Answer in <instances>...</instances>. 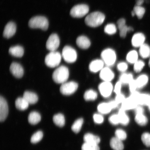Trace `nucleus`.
Masks as SVG:
<instances>
[{"label": "nucleus", "mask_w": 150, "mask_h": 150, "mask_svg": "<svg viewBox=\"0 0 150 150\" xmlns=\"http://www.w3.org/2000/svg\"><path fill=\"white\" fill-rule=\"evenodd\" d=\"M101 59L104 62L105 66L111 67L117 62V55L115 50L111 48H106L100 54Z\"/></svg>", "instance_id": "1"}, {"label": "nucleus", "mask_w": 150, "mask_h": 150, "mask_svg": "<svg viewBox=\"0 0 150 150\" xmlns=\"http://www.w3.org/2000/svg\"><path fill=\"white\" fill-rule=\"evenodd\" d=\"M105 15L99 12H93L86 16L85 23L90 27L95 28L102 25L105 19Z\"/></svg>", "instance_id": "2"}, {"label": "nucleus", "mask_w": 150, "mask_h": 150, "mask_svg": "<svg viewBox=\"0 0 150 150\" xmlns=\"http://www.w3.org/2000/svg\"><path fill=\"white\" fill-rule=\"evenodd\" d=\"M69 76V69L66 67L62 65L54 71L52 75L54 81L58 84H63L66 82Z\"/></svg>", "instance_id": "3"}, {"label": "nucleus", "mask_w": 150, "mask_h": 150, "mask_svg": "<svg viewBox=\"0 0 150 150\" xmlns=\"http://www.w3.org/2000/svg\"><path fill=\"white\" fill-rule=\"evenodd\" d=\"M29 26L33 29H41L46 30L49 26V22L47 18L44 16H36L30 19L29 22Z\"/></svg>", "instance_id": "4"}, {"label": "nucleus", "mask_w": 150, "mask_h": 150, "mask_svg": "<svg viewBox=\"0 0 150 150\" xmlns=\"http://www.w3.org/2000/svg\"><path fill=\"white\" fill-rule=\"evenodd\" d=\"M140 93L138 91L131 93L121 104V108L125 110H134L139 105L138 98Z\"/></svg>", "instance_id": "5"}, {"label": "nucleus", "mask_w": 150, "mask_h": 150, "mask_svg": "<svg viewBox=\"0 0 150 150\" xmlns=\"http://www.w3.org/2000/svg\"><path fill=\"white\" fill-rule=\"evenodd\" d=\"M62 55L60 52L55 51L50 52L45 58V63L49 67L54 68L58 66L60 63Z\"/></svg>", "instance_id": "6"}, {"label": "nucleus", "mask_w": 150, "mask_h": 150, "mask_svg": "<svg viewBox=\"0 0 150 150\" xmlns=\"http://www.w3.org/2000/svg\"><path fill=\"white\" fill-rule=\"evenodd\" d=\"M62 56L67 62L69 63H74L78 58V54L76 50L70 46H65L62 52Z\"/></svg>", "instance_id": "7"}, {"label": "nucleus", "mask_w": 150, "mask_h": 150, "mask_svg": "<svg viewBox=\"0 0 150 150\" xmlns=\"http://www.w3.org/2000/svg\"><path fill=\"white\" fill-rule=\"evenodd\" d=\"M99 93L103 98H108L114 92V86L111 82L102 81L98 86Z\"/></svg>", "instance_id": "8"}, {"label": "nucleus", "mask_w": 150, "mask_h": 150, "mask_svg": "<svg viewBox=\"0 0 150 150\" xmlns=\"http://www.w3.org/2000/svg\"><path fill=\"white\" fill-rule=\"evenodd\" d=\"M89 10V7L87 5H77L75 6L71 9L70 14L73 17L81 18L88 13Z\"/></svg>", "instance_id": "9"}, {"label": "nucleus", "mask_w": 150, "mask_h": 150, "mask_svg": "<svg viewBox=\"0 0 150 150\" xmlns=\"http://www.w3.org/2000/svg\"><path fill=\"white\" fill-rule=\"evenodd\" d=\"M78 87V84L76 82H66L62 84L60 88V91L63 95H70L76 92Z\"/></svg>", "instance_id": "10"}, {"label": "nucleus", "mask_w": 150, "mask_h": 150, "mask_svg": "<svg viewBox=\"0 0 150 150\" xmlns=\"http://www.w3.org/2000/svg\"><path fill=\"white\" fill-rule=\"evenodd\" d=\"M99 76L102 81L111 82L115 78V74L111 67L105 66L99 73Z\"/></svg>", "instance_id": "11"}, {"label": "nucleus", "mask_w": 150, "mask_h": 150, "mask_svg": "<svg viewBox=\"0 0 150 150\" xmlns=\"http://www.w3.org/2000/svg\"><path fill=\"white\" fill-rule=\"evenodd\" d=\"M60 40L58 35L56 34H52L50 35L47 41L46 47L47 49L50 52L55 51L59 46Z\"/></svg>", "instance_id": "12"}, {"label": "nucleus", "mask_w": 150, "mask_h": 150, "mask_svg": "<svg viewBox=\"0 0 150 150\" xmlns=\"http://www.w3.org/2000/svg\"><path fill=\"white\" fill-rule=\"evenodd\" d=\"M105 64L100 59H95L92 61L89 64L88 69L90 72L93 74L100 72L105 67Z\"/></svg>", "instance_id": "13"}, {"label": "nucleus", "mask_w": 150, "mask_h": 150, "mask_svg": "<svg viewBox=\"0 0 150 150\" xmlns=\"http://www.w3.org/2000/svg\"><path fill=\"white\" fill-rule=\"evenodd\" d=\"M8 113V104L6 100L2 96L0 97V121H4Z\"/></svg>", "instance_id": "14"}, {"label": "nucleus", "mask_w": 150, "mask_h": 150, "mask_svg": "<svg viewBox=\"0 0 150 150\" xmlns=\"http://www.w3.org/2000/svg\"><path fill=\"white\" fill-rule=\"evenodd\" d=\"M10 72L13 75L17 78H21L24 74V70L23 67L19 64L13 62L10 67Z\"/></svg>", "instance_id": "15"}, {"label": "nucleus", "mask_w": 150, "mask_h": 150, "mask_svg": "<svg viewBox=\"0 0 150 150\" xmlns=\"http://www.w3.org/2000/svg\"><path fill=\"white\" fill-rule=\"evenodd\" d=\"M145 37L143 33H137L133 35L131 39V44L135 48L140 47L142 45L145 44Z\"/></svg>", "instance_id": "16"}, {"label": "nucleus", "mask_w": 150, "mask_h": 150, "mask_svg": "<svg viewBox=\"0 0 150 150\" xmlns=\"http://www.w3.org/2000/svg\"><path fill=\"white\" fill-rule=\"evenodd\" d=\"M16 24L12 22H8L5 27L3 32L4 37L7 39L11 38L16 33Z\"/></svg>", "instance_id": "17"}, {"label": "nucleus", "mask_w": 150, "mask_h": 150, "mask_svg": "<svg viewBox=\"0 0 150 150\" xmlns=\"http://www.w3.org/2000/svg\"><path fill=\"white\" fill-rule=\"evenodd\" d=\"M77 46L82 50H87L91 46V42L90 39L86 36L81 35L77 38L76 40Z\"/></svg>", "instance_id": "18"}, {"label": "nucleus", "mask_w": 150, "mask_h": 150, "mask_svg": "<svg viewBox=\"0 0 150 150\" xmlns=\"http://www.w3.org/2000/svg\"><path fill=\"white\" fill-rule=\"evenodd\" d=\"M117 25L120 30V36L122 38H125L129 32V27L126 25V21L124 18H121L117 21Z\"/></svg>", "instance_id": "19"}, {"label": "nucleus", "mask_w": 150, "mask_h": 150, "mask_svg": "<svg viewBox=\"0 0 150 150\" xmlns=\"http://www.w3.org/2000/svg\"><path fill=\"white\" fill-rule=\"evenodd\" d=\"M98 97V93L95 90L90 89L86 90L83 95V98L86 101H93L96 100Z\"/></svg>", "instance_id": "20"}, {"label": "nucleus", "mask_w": 150, "mask_h": 150, "mask_svg": "<svg viewBox=\"0 0 150 150\" xmlns=\"http://www.w3.org/2000/svg\"><path fill=\"white\" fill-rule=\"evenodd\" d=\"M23 97L31 104H35L38 100V97L36 94L29 91L24 92Z\"/></svg>", "instance_id": "21"}, {"label": "nucleus", "mask_w": 150, "mask_h": 150, "mask_svg": "<svg viewBox=\"0 0 150 150\" xmlns=\"http://www.w3.org/2000/svg\"><path fill=\"white\" fill-rule=\"evenodd\" d=\"M9 53L16 57H21L24 54V50L21 46L17 45L11 47L9 50Z\"/></svg>", "instance_id": "22"}, {"label": "nucleus", "mask_w": 150, "mask_h": 150, "mask_svg": "<svg viewBox=\"0 0 150 150\" xmlns=\"http://www.w3.org/2000/svg\"><path fill=\"white\" fill-rule=\"evenodd\" d=\"M119 79V81L123 85H128L134 79L132 73L126 72L122 73L120 76Z\"/></svg>", "instance_id": "23"}, {"label": "nucleus", "mask_w": 150, "mask_h": 150, "mask_svg": "<svg viewBox=\"0 0 150 150\" xmlns=\"http://www.w3.org/2000/svg\"><path fill=\"white\" fill-rule=\"evenodd\" d=\"M138 52L135 50H131L127 52V54L126 62L128 64L134 65L138 60Z\"/></svg>", "instance_id": "24"}, {"label": "nucleus", "mask_w": 150, "mask_h": 150, "mask_svg": "<svg viewBox=\"0 0 150 150\" xmlns=\"http://www.w3.org/2000/svg\"><path fill=\"white\" fill-rule=\"evenodd\" d=\"M29 103L23 97H19L16 99L15 102L16 108L20 110H27L29 107Z\"/></svg>", "instance_id": "25"}, {"label": "nucleus", "mask_w": 150, "mask_h": 150, "mask_svg": "<svg viewBox=\"0 0 150 150\" xmlns=\"http://www.w3.org/2000/svg\"><path fill=\"white\" fill-rule=\"evenodd\" d=\"M97 110L99 113L107 114L109 113L112 110L108 102L100 103L97 106Z\"/></svg>", "instance_id": "26"}, {"label": "nucleus", "mask_w": 150, "mask_h": 150, "mask_svg": "<svg viewBox=\"0 0 150 150\" xmlns=\"http://www.w3.org/2000/svg\"><path fill=\"white\" fill-rule=\"evenodd\" d=\"M83 139L84 141L86 143L97 144L100 142V138L98 136L94 135L91 133H87L84 136Z\"/></svg>", "instance_id": "27"}, {"label": "nucleus", "mask_w": 150, "mask_h": 150, "mask_svg": "<svg viewBox=\"0 0 150 150\" xmlns=\"http://www.w3.org/2000/svg\"><path fill=\"white\" fill-rule=\"evenodd\" d=\"M110 147L114 150H123L124 145L122 141L117 137H113L110 141Z\"/></svg>", "instance_id": "28"}, {"label": "nucleus", "mask_w": 150, "mask_h": 150, "mask_svg": "<svg viewBox=\"0 0 150 150\" xmlns=\"http://www.w3.org/2000/svg\"><path fill=\"white\" fill-rule=\"evenodd\" d=\"M29 123L32 125H35L39 123L41 120V115L38 112L33 111L30 112L28 117Z\"/></svg>", "instance_id": "29"}, {"label": "nucleus", "mask_w": 150, "mask_h": 150, "mask_svg": "<svg viewBox=\"0 0 150 150\" xmlns=\"http://www.w3.org/2000/svg\"><path fill=\"white\" fill-rule=\"evenodd\" d=\"M139 55L144 59L150 57V47L147 44H144L141 46L139 49Z\"/></svg>", "instance_id": "30"}, {"label": "nucleus", "mask_w": 150, "mask_h": 150, "mask_svg": "<svg viewBox=\"0 0 150 150\" xmlns=\"http://www.w3.org/2000/svg\"><path fill=\"white\" fill-rule=\"evenodd\" d=\"M126 110H123V109L121 108L119 110L118 115L119 116L120 123L124 125H126L129 122V117L125 112Z\"/></svg>", "instance_id": "31"}, {"label": "nucleus", "mask_w": 150, "mask_h": 150, "mask_svg": "<svg viewBox=\"0 0 150 150\" xmlns=\"http://www.w3.org/2000/svg\"><path fill=\"white\" fill-rule=\"evenodd\" d=\"M139 105L141 106L149 105L150 103V95L147 93H140L138 98Z\"/></svg>", "instance_id": "32"}, {"label": "nucleus", "mask_w": 150, "mask_h": 150, "mask_svg": "<svg viewBox=\"0 0 150 150\" xmlns=\"http://www.w3.org/2000/svg\"><path fill=\"white\" fill-rule=\"evenodd\" d=\"M136 81L138 89L143 88L147 84L149 78L146 74H142L138 76L136 79Z\"/></svg>", "instance_id": "33"}, {"label": "nucleus", "mask_w": 150, "mask_h": 150, "mask_svg": "<svg viewBox=\"0 0 150 150\" xmlns=\"http://www.w3.org/2000/svg\"><path fill=\"white\" fill-rule=\"evenodd\" d=\"M53 121L54 123L57 126L62 127L65 124V119L62 114L59 113L54 116Z\"/></svg>", "instance_id": "34"}, {"label": "nucleus", "mask_w": 150, "mask_h": 150, "mask_svg": "<svg viewBox=\"0 0 150 150\" xmlns=\"http://www.w3.org/2000/svg\"><path fill=\"white\" fill-rule=\"evenodd\" d=\"M135 120L138 125L141 126H145L148 123V119L144 113L136 114Z\"/></svg>", "instance_id": "35"}, {"label": "nucleus", "mask_w": 150, "mask_h": 150, "mask_svg": "<svg viewBox=\"0 0 150 150\" xmlns=\"http://www.w3.org/2000/svg\"><path fill=\"white\" fill-rule=\"evenodd\" d=\"M83 123V119L80 118L74 122L71 127V129L74 133L77 134L80 132Z\"/></svg>", "instance_id": "36"}, {"label": "nucleus", "mask_w": 150, "mask_h": 150, "mask_svg": "<svg viewBox=\"0 0 150 150\" xmlns=\"http://www.w3.org/2000/svg\"><path fill=\"white\" fill-rule=\"evenodd\" d=\"M133 11L139 19H141L143 18L145 12V9L144 7L142 6H138L136 5L134 7Z\"/></svg>", "instance_id": "37"}, {"label": "nucleus", "mask_w": 150, "mask_h": 150, "mask_svg": "<svg viewBox=\"0 0 150 150\" xmlns=\"http://www.w3.org/2000/svg\"><path fill=\"white\" fill-rule=\"evenodd\" d=\"M117 27L114 24H108L104 28L105 32L109 35H113L117 32Z\"/></svg>", "instance_id": "38"}, {"label": "nucleus", "mask_w": 150, "mask_h": 150, "mask_svg": "<svg viewBox=\"0 0 150 150\" xmlns=\"http://www.w3.org/2000/svg\"><path fill=\"white\" fill-rule=\"evenodd\" d=\"M43 137L42 131H38L35 133L31 138V142L32 143L36 144L42 140Z\"/></svg>", "instance_id": "39"}, {"label": "nucleus", "mask_w": 150, "mask_h": 150, "mask_svg": "<svg viewBox=\"0 0 150 150\" xmlns=\"http://www.w3.org/2000/svg\"><path fill=\"white\" fill-rule=\"evenodd\" d=\"M127 62L121 61L117 64V68L119 72L122 73L126 72L128 69V64Z\"/></svg>", "instance_id": "40"}, {"label": "nucleus", "mask_w": 150, "mask_h": 150, "mask_svg": "<svg viewBox=\"0 0 150 150\" xmlns=\"http://www.w3.org/2000/svg\"><path fill=\"white\" fill-rule=\"evenodd\" d=\"M81 149L82 150H100V149L97 144L85 142L82 145Z\"/></svg>", "instance_id": "41"}, {"label": "nucleus", "mask_w": 150, "mask_h": 150, "mask_svg": "<svg viewBox=\"0 0 150 150\" xmlns=\"http://www.w3.org/2000/svg\"><path fill=\"white\" fill-rule=\"evenodd\" d=\"M145 64L144 62L140 60H138L134 64V70L136 73H139L141 71L145 66Z\"/></svg>", "instance_id": "42"}, {"label": "nucleus", "mask_w": 150, "mask_h": 150, "mask_svg": "<svg viewBox=\"0 0 150 150\" xmlns=\"http://www.w3.org/2000/svg\"><path fill=\"white\" fill-rule=\"evenodd\" d=\"M116 137L122 141L126 139L127 135L125 131L121 129H118L115 132Z\"/></svg>", "instance_id": "43"}, {"label": "nucleus", "mask_w": 150, "mask_h": 150, "mask_svg": "<svg viewBox=\"0 0 150 150\" xmlns=\"http://www.w3.org/2000/svg\"><path fill=\"white\" fill-rule=\"evenodd\" d=\"M142 142L146 146H150V134L149 133L145 132L142 134Z\"/></svg>", "instance_id": "44"}, {"label": "nucleus", "mask_w": 150, "mask_h": 150, "mask_svg": "<svg viewBox=\"0 0 150 150\" xmlns=\"http://www.w3.org/2000/svg\"><path fill=\"white\" fill-rule=\"evenodd\" d=\"M108 120L110 122L112 125H116L120 123L119 118L118 114H113L110 116Z\"/></svg>", "instance_id": "45"}, {"label": "nucleus", "mask_w": 150, "mask_h": 150, "mask_svg": "<svg viewBox=\"0 0 150 150\" xmlns=\"http://www.w3.org/2000/svg\"><path fill=\"white\" fill-rule=\"evenodd\" d=\"M93 119L95 123L100 124L103 122L104 120V118L102 115V114H95L93 115Z\"/></svg>", "instance_id": "46"}, {"label": "nucleus", "mask_w": 150, "mask_h": 150, "mask_svg": "<svg viewBox=\"0 0 150 150\" xmlns=\"http://www.w3.org/2000/svg\"><path fill=\"white\" fill-rule=\"evenodd\" d=\"M129 90L130 93L135 92L138 89L136 83L135 79L133 80L132 81L130 82L128 84Z\"/></svg>", "instance_id": "47"}, {"label": "nucleus", "mask_w": 150, "mask_h": 150, "mask_svg": "<svg viewBox=\"0 0 150 150\" xmlns=\"http://www.w3.org/2000/svg\"><path fill=\"white\" fill-rule=\"evenodd\" d=\"M126 98L125 95L123 93H121L118 94L116 95L115 99L114 100H115L118 104H122Z\"/></svg>", "instance_id": "48"}, {"label": "nucleus", "mask_w": 150, "mask_h": 150, "mask_svg": "<svg viewBox=\"0 0 150 150\" xmlns=\"http://www.w3.org/2000/svg\"><path fill=\"white\" fill-rule=\"evenodd\" d=\"M123 84L120 81H117L114 86V92L116 95L121 93L122 86Z\"/></svg>", "instance_id": "49"}, {"label": "nucleus", "mask_w": 150, "mask_h": 150, "mask_svg": "<svg viewBox=\"0 0 150 150\" xmlns=\"http://www.w3.org/2000/svg\"><path fill=\"white\" fill-rule=\"evenodd\" d=\"M134 112L135 114L144 113V110L143 108L141 105H138L137 107L134 109Z\"/></svg>", "instance_id": "50"}, {"label": "nucleus", "mask_w": 150, "mask_h": 150, "mask_svg": "<svg viewBox=\"0 0 150 150\" xmlns=\"http://www.w3.org/2000/svg\"><path fill=\"white\" fill-rule=\"evenodd\" d=\"M108 103H109L110 106L111 107L112 110L115 109L117 108L119 105L115 100H110L108 102Z\"/></svg>", "instance_id": "51"}, {"label": "nucleus", "mask_w": 150, "mask_h": 150, "mask_svg": "<svg viewBox=\"0 0 150 150\" xmlns=\"http://www.w3.org/2000/svg\"><path fill=\"white\" fill-rule=\"evenodd\" d=\"M144 0H136V5L138 6H142L144 2Z\"/></svg>", "instance_id": "52"}, {"label": "nucleus", "mask_w": 150, "mask_h": 150, "mask_svg": "<svg viewBox=\"0 0 150 150\" xmlns=\"http://www.w3.org/2000/svg\"><path fill=\"white\" fill-rule=\"evenodd\" d=\"M131 15H132V16H134L135 15H136L134 11H132V12H131Z\"/></svg>", "instance_id": "53"}, {"label": "nucleus", "mask_w": 150, "mask_h": 150, "mask_svg": "<svg viewBox=\"0 0 150 150\" xmlns=\"http://www.w3.org/2000/svg\"><path fill=\"white\" fill-rule=\"evenodd\" d=\"M149 67H150V59H149Z\"/></svg>", "instance_id": "54"}, {"label": "nucleus", "mask_w": 150, "mask_h": 150, "mask_svg": "<svg viewBox=\"0 0 150 150\" xmlns=\"http://www.w3.org/2000/svg\"><path fill=\"white\" fill-rule=\"evenodd\" d=\"M148 106L149 107V109L150 111V103L149 104V105Z\"/></svg>", "instance_id": "55"}]
</instances>
